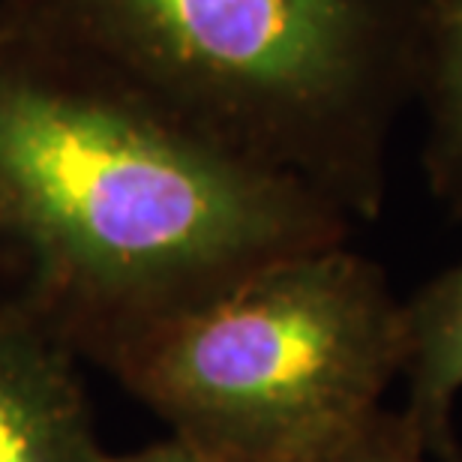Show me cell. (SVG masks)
Instances as JSON below:
<instances>
[{
	"label": "cell",
	"mask_w": 462,
	"mask_h": 462,
	"mask_svg": "<svg viewBox=\"0 0 462 462\" xmlns=\"http://www.w3.org/2000/svg\"><path fill=\"white\" fill-rule=\"evenodd\" d=\"M423 0H0L183 124L375 219L418 81Z\"/></svg>",
	"instance_id": "obj_2"
},
{
	"label": "cell",
	"mask_w": 462,
	"mask_h": 462,
	"mask_svg": "<svg viewBox=\"0 0 462 462\" xmlns=\"http://www.w3.org/2000/svg\"><path fill=\"white\" fill-rule=\"evenodd\" d=\"M319 462H430V454L402 411L382 409L357 436Z\"/></svg>",
	"instance_id": "obj_7"
},
{
	"label": "cell",
	"mask_w": 462,
	"mask_h": 462,
	"mask_svg": "<svg viewBox=\"0 0 462 462\" xmlns=\"http://www.w3.org/2000/svg\"><path fill=\"white\" fill-rule=\"evenodd\" d=\"M402 360L384 267L339 244L262 267L99 369L217 462H319L384 409Z\"/></svg>",
	"instance_id": "obj_3"
},
{
	"label": "cell",
	"mask_w": 462,
	"mask_h": 462,
	"mask_svg": "<svg viewBox=\"0 0 462 462\" xmlns=\"http://www.w3.org/2000/svg\"><path fill=\"white\" fill-rule=\"evenodd\" d=\"M343 208L0 22V246L81 360L282 258L346 244Z\"/></svg>",
	"instance_id": "obj_1"
},
{
	"label": "cell",
	"mask_w": 462,
	"mask_h": 462,
	"mask_svg": "<svg viewBox=\"0 0 462 462\" xmlns=\"http://www.w3.org/2000/svg\"><path fill=\"white\" fill-rule=\"evenodd\" d=\"M99 462H217V459L199 454L187 441L169 436L165 441H156V445H147L142 450H129V454H108L106 450Z\"/></svg>",
	"instance_id": "obj_8"
},
{
	"label": "cell",
	"mask_w": 462,
	"mask_h": 462,
	"mask_svg": "<svg viewBox=\"0 0 462 462\" xmlns=\"http://www.w3.org/2000/svg\"><path fill=\"white\" fill-rule=\"evenodd\" d=\"M414 99L427 112L430 189L462 219V0H423Z\"/></svg>",
	"instance_id": "obj_6"
},
{
	"label": "cell",
	"mask_w": 462,
	"mask_h": 462,
	"mask_svg": "<svg viewBox=\"0 0 462 462\" xmlns=\"http://www.w3.org/2000/svg\"><path fill=\"white\" fill-rule=\"evenodd\" d=\"M72 351L13 291L0 289V462H99Z\"/></svg>",
	"instance_id": "obj_4"
},
{
	"label": "cell",
	"mask_w": 462,
	"mask_h": 462,
	"mask_svg": "<svg viewBox=\"0 0 462 462\" xmlns=\"http://www.w3.org/2000/svg\"><path fill=\"white\" fill-rule=\"evenodd\" d=\"M402 418L439 462H462L454 402L462 393V262L402 300Z\"/></svg>",
	"instance_id": "obj_5"
}]
</instances>
